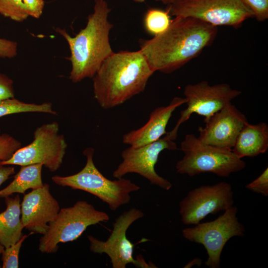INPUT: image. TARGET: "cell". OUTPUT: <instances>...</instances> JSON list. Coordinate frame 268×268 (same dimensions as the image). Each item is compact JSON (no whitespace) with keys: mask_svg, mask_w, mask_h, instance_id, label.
Listing matches in <instances>:
<instances>
[{"mask_svg":"<svg viewBox=\"0 0 268 268\" xmlns=\"http://www.w3.org/2000/svg\"><path fill=\"white\" fill-rule=\"evenodd\" d=\"M241 93L240 91L232 88L227 83L210 85L207 81L203 80L186 85L184 95L187 108L181 112L180 117L174 128L167 132L166 135L174 140L177 137L181 125L187 121L193 113L203 116L205 122Z\"/></svg>","mask_w":268,"mask_h":268,"instance_id":"cell-10","label":"cell"},{"mask_svg":"<svg viewBox=\"0 0 268 268\" xmlns=\"http://www.w3.org/2000/svg\"><path fill=\"white\" fill-rule=\"evenodd\" d=\"M171 21L170 14L166 9L150 8L144 14L143 25L145 31L154 37L164 32Z\"/></svg>","mask_w":268,"mask_h":268,"instance_id":"cell-21","label":"cell"},{"mask_svg":"<svg viewBox=\"0 0 268 268\" xmlns=\"http://www.w3.org/2000/svg\"><path fill=\"white\" fill-rule=\"evenodd\" d=\"M186 102L185 98L176 97L168 105L156 108L144 125L123 135V142L138 147L158 140L167 133L166 129L174 111Z\"/></svg>","mask_w":268,"mask_h":268,"instance_id":"cell-16","label":"cell"},{"mask_svg":"<svg viewBox=\"0 0 268 268\" xmlns=\"http://www.w3.org/2000/svg\"><path fill=\"white\" fill-rule=\"evenodd\" d=\"M251 11L253 17L260 22L268 18V0H241Z\"/></svg>","mask_w":268,"mask_h":268,"instance_id":"cell-25","label":"cell"},{"mask_svg":"<svg viewBox=\"0 0 268 268\" xmlns=\"http://www.w3.org/2000/svg\"><path fill=\"white\" fill-rule=\"evenodd\" d=\"M217 33L216 26L177 16L161 34L140 39L139 50L154 72L170 73L197 57L213 42Z\"/></svg>","mask_w":268,"mask_h":268,"instance_id":"cell-1","label":"cell"},{"mask_svg":"<svg viewBox=\"0 0 268 268\" xmlns=\"http://www.w3.org/2000/svg\"><path fill=\"white\" fill-rule=\"evenodd\" d=\"M0 14L16 22H22L29 16L22 0H0Z\"/></svg>","mask_w":268,"mask_h":268,"instance_id":"cell-22","label":"cell"},{"mask_svg":"<svg viewBox=\"0 0 268 268\" xmlns=\"http://www.w3.org/2000/svg\"><path fill=\"white\" fill-rule=\"evenodd\" d=\"M246 188L265 197L268 195V168L256 179L248 184Z\"/></svg>","mask_w":268,"mask_h":268,"instance_id":"cell-26","label":"cell"},{"mask_svg":"<svg viewBox=\"0 0 268 268\" xmlns=\"http://www.w3.org/2000/svg\"><path fill=\"white\" fill-rule=\"evenodd\" d=\"M94 153L92 147L84 150L86 164L78 173L67 176L55 175L52 180L62 187L88 192L106 203L111 210L115 211L128 203L131 199V193L138 191L140 187L123 177L114 180L105 177L94 163Z\"/></svg>","mask_w":268,"mask_h":268,"instance_id":"cell-4","label":"cell"},{"mask_svg":"<svg viewBox=\"0 0 268 268\" xmlns=\"http://www.w3.org/2000/svg\"><path fill=\"white\" fill-rule=\"evenodd\" d=\"M24 235L15 243L4 248L2 252V268H18L19 267V254L24 241L31 234Z\"/></svg>","mask_w":268,"mask_h":268,"instance_id":"cell-23","label":"cell"},{"mask_svg":"<svg viewBox=\"0 0 268 268\" xmlns=\"http://www.w3.org/2000/svg\"><path fill=\"white\" fill-rule=\"evenodd\" d=\"M133 0L136 2H143L145 1V0Z\"/></svg>","mask_w":268,"mask_h":268,"instance_id":"cell-34","label":"cell"},{"mask_svg":"<svg viewBox=\"0 0 268 268\" xmlns=\"http://www.w3.org/2000/svg\"><path fill=\"white\" fill-rule=\"evenodd\" d=\"M181 149L184 155L176 165L177 172L181 174L192 177L209 172L227 177L246 166L245 162L232 150L205 144L194 134L186 135Z\"/></svg>","mask_w":268,"mask_h":268,"instance_id":"cell-5","label":"cell"},{"mask_svg":"<svg viewBox=\"0 0 268 268\" xmlns=\"http://www.w3.org/2000/svg\"><path fill=\"white\" fill-rule=\"evenodd\" d=\"M166 10L175 17L194 18L216 27H238L253 17L241 0H174Z\"/></svg>","mask_w":268,"mask_h":268,"instance_id":"cell-9","label":"cell"},{"mask_svg":"<svg viewBox=\"0 0 268 268\" xmlns=\"http://www.w3.org/2000/svg\"><path fill=\"white\" fill-rule=\"evenodd\" d=\"M144 215L141 210L136 208L125 211L115 220L112 232L105 241L88 235L91 251L107 255L113 268H126L131 263L137 266V261L133 257L134 244L128 239L126 233L134 222Z\"/></svg>","mask_w":268,"mask_h":268,"instance_id":"cell-13","label":"cell"},{"mask_svg":"<svg viewBox=\"0 0 268 268\" xmlns=\"http://www.w3.org/2000/svg\"><path fill=\"white\" fill-rule=\"evenodd\" d=\"M38 112L56 115L57 113L53 109L51 102L42 104L29 103L20 101L15 98L0 100V117L20 113Z\"/></svg>","mask_w":268,"mask_h":268,"instance_id":"cell-20","label":"cell"},{"mask_svg":"<svg viewBox=\"0 0 268 268\" xmlns=\"http://www.w3.org/2000/svg\"><path fill=\"white\" fill-rule=\"evenodd\" d=\"M13 80L6 75L0 72V100L14 98Z\"/></svg>","mask_w":268,"mask_h":268,"instance_id":"cell-27","label":"cell"},{"mask_svg":"<svg viewBox=\"0 0 268 268\" xmlns=\"http://www.w3.org/2000/svg\"><path fill=\"white\" fill-rule=\"evenodd\" d=\"M109 219L107 213L96 209L87 201H77L71 206L60 209L40 238L38 249L43 253H56L60 243L75 240L89 226Z\"/></svg>","mask_w":268,"mask_h":268,"instance_id":"cell-6","label":"cell"},{"mask_svg":"<svg viewBox=\"0 0 268 268\" xmlns=\"http://www.w3.org/2000/svg\"></svg>","mask_w":268,"mask_h":268,"instance_id":"cell-35","label":"cell"},{"mask_svg":"<svg viewBox=\"0 0 268 268\" xmlns=\"http://www.w3.org/2000/svg\"><path fill=\"white\" fill-rule=\"evenodd\" d=\"M166 149H177L176 143L166 134L142 146H130L122 151V161L114 171L113 177L118 179L129 173H136L148 180L151 184L167 191L170 190L171 183L159 175L155 169L160 153Z\"/></svg>","mask_w":268,"mask_h":268,"instance_id":"cell-11","label":"cell"},{"mask_svg":"<svg viewBox=\"0 0 268 268\" xmlns=\"http://www.w3.org/2000/svg\"><path fill=\"white\" fill-rule=\"evenodd\" d=\"M94 1L93 12L87 17L86 26L74 37L65 29H56L68 45L71 64L69 79L74 83L92 78L104 61L114 52L109 40L114 26L108 20L111 9L105 0Z\"/></svg>","mask_w":268,"mask_h":268,"instance_id":"cell-3","label":"cell"},{"mask_svg":"<svg viewBox=\"0 0 268 268\" xmlns=\"http://www.w3.org/2000/svg\"><path fill=\"white\" fill-rule=\"evenodd\" d=\"M154 72L140 50L113 52L92 77L94 97L103 109L119 106L142 92Z\"/></svg>","mask_w":268,"mask_h":268,"instance_id":"cell-2","label":"cell"},{"mask_svg":"<svg viewBox=\"0 0 268 268\" xmlns=\"http://www.w3.org/2000/svg\"><path fill=\"white\" fill-rule=\"evenodd\" d=\"M233 203L231 184L221 182L190 191L179 203V213L183 224L196 225L208 214L229 208Z\"/></svg>","mask_w":268,"mask_h":268,"instance_id":"cell-12","label":"cell"},{"mask_svg":"<svg viewBox=\"0 0 268 268\" xmlns=\"http://www.w3.org/2000/svg\"><path fill=\"white\" fill-rule=\"evenodd\" d=\"M268 149V126L264 122L256 125L248 122L238 135L232 152L239 158L255 157Z\"/></svg>","mask_w":268,"mask_h":268,"instance_id":"cell-17","label":"cell"},{"mask_svg":"<svg viewBox=\"0 0 268 268\" xmlns=\"http://www.w3.org/2000/svg\"><path fill=\"white\" fill-rule=\"evenodd\" d=\"M248 122L246 116L231 103L214 113L198 129V138L212 146L232 150L238 135Z\"/></svg>","mask_w":268,"mask_h":268,"instance_id":"cell-14","label":"cell"},{"mask_svg":"<svg viewBox=\"0 0 268 268\" xmlns=\"http://www.w3.org/2000/svg\"><path fill=\"white\" fill-rule=\"evenodd\" d=\"M17 54V43L15 41L0 38V59H11Z\"/></svg>","mask_w":268,"mask_h":268,"instance_id":"cell-28","label":"cell"},{"mask_svg":"<svg viewBox=\"0 0 268 268\" xmlns=\"http://www.w3.org/2000/svg\"><path fill=\"white\" fill-rule=\"evenodd\" d=\"M14 173V167L10 165H2L0 163V186Z\"/></svg>","mask_w":268,"mask_h":268,"instance_id":"cell-30","label":"cell"},{"mask_svg":"<svg viewBox=\"0 0 268 268\" xmlns=\"http://www.w3.org/2000/svg\"><path fill=\"white\" fill-rule=\"evenodd\" d=\"M43 166L41 164L21 166L13 181L7 187L0 190V197L5 198L14 193L24 194L28 189L34 190L42 187L44 185L42 179Z\"/></svg>","mask_w":268,"mask_h":268,"instance_id":"cell-19","label":"cell"},{"mask_svg":"<svg viewBox=\"0 0 268 268\" xmlns=\"http://www.w3.org/2000/svg\"><path fill=\"white\" fill-rule=\"evenodd\" d=\"M60 205L48 184L24 195L21 203V222L30 232L44 234L49 224L57 217Z\"/></svg>","mask_w":268,"mask_h":268,"instance_id":"cell-15","label":"cell"},{"mask_svg":"<svg viewBox=\"0 0 268 268\" xmlns=\"http://www.w3.org/2000/svg\"><path fill=\"white\" fill-rule=\"evenodd\" d=\"M237 212V207L233 205L213 221L200 222L182 231L186 239L204 246L208 255L205 264L210 268L220 267L222 251L230 239L244 236L245 228L238 221Z\"/></svg>","mask_w":268,"mask_h":268,"instance_id":"cell-8","label":"cell"},{"mask_svg":"<svg viewBox=\"0 0 268 268\" xmlns=\"http://www.w3.org/2000/svg\"><path fill=\"white\" fill-rule=\"evenodd\" d=\"M4 249V247L2 246L1 243H0V255L2 254V251H3ZM1 265L0 264V268H1Z\"/></svg>","mask_w":268,"mask_h":268,"instance_id":"cell-33","label":"cell"},{"mask_svg":"<svg viewBox=\"0 0 268 268\" xmlns=\"http://www.w3.org/2000/svg\"><path fill=\"white\" fill-rule=\"evenodd\" d=\"M22 2L28 16L40 18L44 7V0H22Z\"/></svg>","mask_w":268,"mask_h":268,"instance_id":"cell-29","label":"cell"},{"mask_svg":"<svg viewBox=\"0 0 268 268\" xmlns=\"http://www.w3.org/2000/svg\"><path fill=\"white\" fill-rule=\"evenodd\" d=\"M5 210L0 213V243L7 248L17 242L22 236L24 226L20 216L21 203L19 196L4 198Z\"/></svg>","mask_w":268,"mask_h":268,"instance_id":"cell-18","label":"cell"},{"mask_svg":"<svg viewBox=\"0 0 268 268\" xmlns=\"http://www.w3.org/2000/svg\"><path fill=\"white\" fill-rule=\"evenodd\" d=\"M155 0L160 1L163 4H167V5L170 4L174 1V0Z\"/></svg>","mask_w":268,"mask_h":268,"instance_id":"cell-32","label":"cell"},{"mask_svg":"<svg viewBox=\"0 0 268 268\" xmlns=\"http://www.w3.org/2000/svg\"><path fill=\"white\" fill-rule=\"evenodd\" d=\"M21 142L7 134L0 135V162L10 158L21 147Z\"/></svg>","mask_w":268,"mask_h":268,"instance_id":"cell-24","label":"cell"},{"mask_svg":"<svg viewBox=\"0 0 268 268\" xmlns=\"http://www.w3.org/2000/svg\"><path fill=\"white\" fill-rule=\"evenodd\" d=\"M201 260L199 258H195L193 259L191 262H190L187 264L184 268H190L194 265L201 266Z\"/></svg>","mask_w":268,"mask_h":268,"instance_id":"cell-31","label":"cell"},{"mask_svg":"<svg viewBox=\"0 0 268 268\" xmlns=\"http://www.w3.org/2000/svg\"><path fill=\"white\" fill-rule=\"evenodd\" d=\"M59 128L56 122L37 128L30 144L21 146L10 158L0 163L20 166L41 164L51 172L56 171L63 163L67 147L64 135L59 134Z\"/></svg>","mask_w":268,"mask_h":268,"instance_id":"cell-7","label":"cell"}]
</instances>
